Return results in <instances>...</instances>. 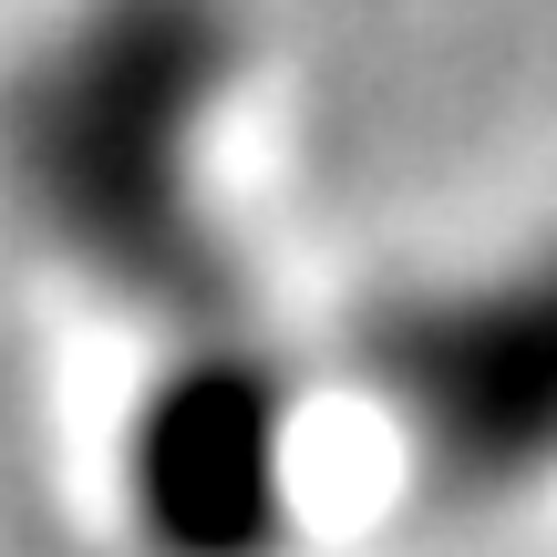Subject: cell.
Instances as JSON below:
<instances>
[{"label":"cell","mask_w":557,"mask_h":557,"mask_svg":"<svg viewBox=\"0 0 557 557\" xmlns=\"http://www.w3.org/2000/svg\"><path fill=\"white\" fill-rule=\"evenodd\" d=\"M248 83L238 0H83L0 94V176L83 278L207 299L218 278V135Z\"/></svg>","instance_id":"6da1fadb"},{"label":"cell","mask_w":557,"mask_h":557,"mask_svg":"<svg viewBox=\"0 0 557 557\" xmlns=\"http://www.w3.org/2000/svg\"><path fill=\"white\" fill-rule=\"evenodd\" d=\"M361 393L455 506L557 485V227L382 299Z\"/></svg>","instance_id":"7a4b0ae2"},{"label":"cell","mask_w":557,"mask_h":557,"mask_svg":"<svg viewBox=\"0 0 557 557\" xmlns=\"http://www.w3.org/2000/svg\"><path fill=\"white\" fill-rule=\"evenodd\" d=\"M310 403L259 341L197 331L124 413L114 496L145 557H289Z\"/></svg>","instance_id":"3957f363"}]
</instances>
